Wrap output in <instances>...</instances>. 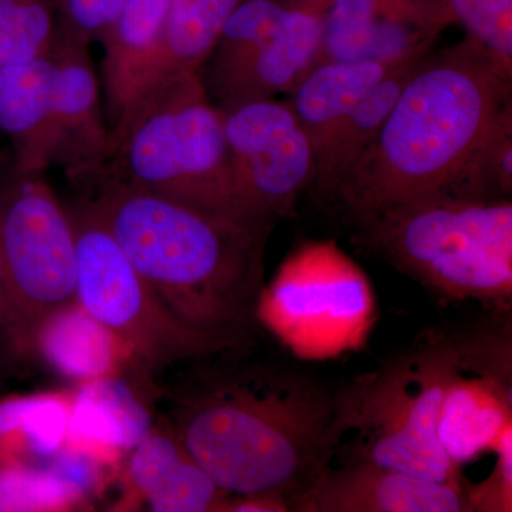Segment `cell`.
Returning <instances> with one entry per match:
<instances>
[{
	"label": "cell",
	"mask_w": 512,
	"mask_h": 512,
	"mask_svg": "<svg viewBox=\"0 0 512 512\" xmlns=\"http://www.w3.org/2000/svg\"><path fill=\"white\" fill-rule=\"evenodd\" d=\"M207 356L170 390L171 429L228 497L282 495L293 508L342 443L339 387L289 363Z\"/></svg>",
	"instance_id": "1"
},
{
	"label": "cell",
	"mask_w": 512,
	"mask_h": 512,
	"mask_svg": "<svg viewBox=\"0 0 512 512\" xmlns=\"http://www.w3.org/2000/svg\"><path fill=\"white\" fill-rule=\"evenodd\" d=\"M82 188L84 204L184 329L217 352L254 345L271 228L110 181Z\"/></svg>",
	"instance_id": "2"
},
{
	"label": "cell",
	"mask_w": 512,
	"mask_h": 512,
	"mask_svg": "<svg viewBox=\"0 0 512 512\" xmlns=\"http://www.w3.org/2000/svg\"><path fill=\"white\" fill-rule=\"evenodd\" d=\"M511 76L468 36L429 53L335 194L350 212L454 194L511 101Z\"/></svg>",
	"instance_id": "3"
},
{
	"label": "cell",
	"mask_w": 512,
	"mask_h": 512,
	"mask_svg": "<svg viewBox=\"0 0 512 512\" xmlns=\"http://www.w3.org/2000/svg\"><path fill=\"white\" fill-rule=\"evenodd\" d=\"M110 181L201 210L269 227L239 197L222 110L201 72L160 77L111 128L103 164L87 183ZM80 185V187H83Z\"/></svg>",
	"instance_id": "4"
},
{
	"label": "cell",
	"mask_w": 512,
	"mask_h": 512,
	"mask_svg": "<svg viewBox=\"0 0 512 512\" xmlns=\"http://www.w3.org/2000/svg\"><path fill=\"white\" fill-rule=\"evenodd\" d=\"M350 214L360 242L424 288L511 312V198L439 194Z\"/></svg>",
	"instance_id": "5"
},
{
	"label": "cell",
	"mask_w": 512,
	"mask_h": 512,
	"mask_svg": "<svg viewBox=\"0 0 512 512\" xmlns=\"http://www.w3.org/2000/svg\"><path fill=\"white\" fill-rule=\"evenodd\" d=\"M454 355V330H429L409 349L339 386L343 439L355 433L342 463L369 461L441 483L466 484L437 439Z\"/></svg>",
	"instance_id": "6"
},
{
	"label": "cell",
	"mask_w": 512,
	"mask_h": 512,
	"mask_svg": "<svg viewBox=\"0 0 512 512\" xmlns=\"http://www.w3.org/2000/svg\"><path fill=\"white\" fill-rule=\"evenodd\" d=\"M0 256L5 284L2 370L37 359L47 320L76 303V235L45 174L0 160Z\"/></svg>",
	"instance_id": "7"
},
{
	"label": "cell",
	"mask_w": 512,
	"mask_h": 512,
	"mask_svg": "<svg viewBox=\"0 0 512 512\" xmlns=\"http://www.w3.org/2000/svg\"><path fill=\"white\" fill-rule=\"evenodd\" d=\"M67 210L76 235V301L116 336L133 370L153 375L217 352L165 311L83 201Z\"/></svg>",
	"instance_id": "8"
},
{
	"label": "cell",
	"mask_w": 512,
	"mask_h": 512,
	"mask_svg": "<svg viewBox=\"0 0 512 512\" xmlns=\"http://www.w3.org/2000/svg\"><path fill=\"white\" fill-rule=\"evenodd\" d=\"M323 10L288 0H242L201 69L218 107L289 94L319 63Z\"/></svg>",
	"instance_id": "9"
},
{
	"label": "cell",
	"mask_w": 512,
	"mask_h": 512,
	"mask_svg": "<svg viewBox=\"0 0 512 512\" xmlns=\"http://www.w3.org/2000/svg\"><path fill=\"white\" fill-rule=\"evenodd\" d=\"M370 313L366 276L332 242H309L289 256L264 288L258 311L259 322L296 352L313 356L352 346Z\"/></svg>",
	"instance_id": "10"
},
{
	"label": "cell",
	"mask_w": 512,
	"mask_h": 512,
	"mask_svg": "<svg viewBox=\"0 0 512 512\" xmlns=\"http://www.w3.org/2000/svg\"><path fill=\"white\" fill-rule=\"evenodd\" d=\"M456 355L448 377L437 439L461 471L494 453L512 426V333L510 312L491 323L454 330Z\"/></svg>",
	"instance_id": "11"
},
{
	"label": "cell",
	"mask_w": 512,
	"mask_h": 512,
	"mask_svg": "<svg viewBox=\"0 0 512 512\" xmlns=\"http://www.w3.org/2000/svg\"><path fill=\"white\" fill-rule=\"evenodd\" d=\"M221 110L232 173L245 207L269 225L291 217L316 171L315 148L295 113L275 97Z\"/></svg>",
	"instance_id": "12"
},
{
	"label": "cell",
	"mask_w": 512,
	"mask_h": 512,
	"mask_svg": "<svg viewBox=\"0 0 512 512\" xmlns=\"http://www.w3.org/2000/svg\"><path fill=\"white\" fill-rule=\"evenodd\" d=\"M0 137L16 170L46 175L72 168L79 126L50 53L0 69Z\"/></svg>",
	"instance_id": "13"
},
{
	"label": "cell",
	"mask_w": 512,
	"mask_h": 512,
	"mask_svg": "<svg viewBox=\"0 0 512 512\" xmlns=\"http://www.w3.org/2000/svg\"><path fill=\"white\" fill-rule=\"evenodd\" d=\"M298 512H470L466 484L441 483L369 463L328 470L293 503Z\"/></svg>",
	"instance_id": "14"
},
{
	"label": "cell",
	"mask_w": 512,
	"mask_h": 512,
	"mask_svg": "<svg viewBox=\"0 0 512 512\" xmlns=\"http://www.w3.org/2000/svg\"><path fill=\"white\" fill-rule=\"evenodd\" d=\"M170 6L171 0H124L100 39L99 76L110 131L127 107L157 80Z\"/></svg>",
	"instance_id": "15"
},
{
	"label": "cell",
	"mask_w": 512,
	"mask_h": 512,
	"mask_svg": "<svg viewBox=\"0 0 512 512\" xmlns=\"http://www.w3.org/2000/svg\"><path fill=\"white\" fill-rule=\"evenodd\" d=\"M128 473L131 484L153 511H222L228 500L192 460L171 427L153 429L141 440L134 448Z\"/></svg>",
	"instance_id": "16"
},
{
	"label": "cell",
	"mask_w": 512,
	"mask_h": 512,
	"mask_svg": "<svg viewBox=\"0 0 512 512\" xmlns=\"http://www.w3.org/2000/svg\"><path fill=\"white\" fill-rule=\"evenodd\" d=\"M400 64L377 60H329L316 64L303 77L289 93L286 103L311 140L315 154L340 121Z\"/></svg>",
	"instance_id": "17"
},
{
	"label": "cell",
	"mask_w": 512,
	"mask_h": 512,
	"mask_svg": "<svg viewBox=\"0 0 512 512\" xmlns=\"http://www.w3.org/2000/svg\"><path fill=\"white\" fill-rule=\"evenodd\" d=\"M153 430V421L126 380L101 377L83 384L70 404L67 436L87 450L116 454L134 450Z\"/></svg>",
	"instance_id": "18"
},
{
	"label": "cell",
	"mask_w": 512,
	"mask_h": 512,
	"mask_svg": "<svg viewBox=\"0 0 512 512\" xmlns=\"http://www.w3.org/2000/svg\"><path fill=\"white\" fill-rule=\"evenodd\" d=\"M36 357L84 383L119 376L124 366L133 369L116 336L77 302L47 320L37 338Z\"/></svg>",
	"instance_id": "19"
},
{
	"label": "cell",
	"mask_w": 512,
	"mask_h": 512,
	"mask_svg": "<svg viewBox=\"0 0 512 512\" xmlns=\"http://www.w3.org/2000/svg\"><path fill=\"white\" fill-rule=\"evenodd\" d=\"M426 56L407 60L387 74L332 131L316 153L313 181L323 194H335L340 181L379 136L404 86Z\"/></svg>",
	"instance_id": "20"
},
{
	"label": "cell",
	"mask_w": 512,
	"mask_h": 512,
	"mask_svg": "<svg viewBox=\"0 0 512 512\" xmlns=\"http://www.w3.org/2000/svg\"><path fill=\"white\" fill-rule=\"evenodd\" d=\"M450 25L443 0H376L366 60L399 64L427 55Z\"/></svg>",
	"instance_id": "21"
},
{
	"label": "cell",
	"mask_w": 512,
	"mask_h": 512,
	"mask_svg": "<svg viewBox=\"0 0 512 512\" xmlns=\"http://www.w3.org/2000/svg\"><path fill=\"white\" fill-rule=\"evenodd\" d=\"M242 0H171L157 80L201 72L225 22Z\"/></svg>",
	"instance_id": "22"
},
{
	"label": "cell",
	"mask_w": 512,
	"mask_h": 512,
	"mask_svg": "<svg viewBox=\"0 0 512 512\" xmlns=\"http://www.w3.org/2000/svg\"><path fill=\"white\" fill-rule=\"evenodd\" d=\"M57 39L56 0H0V69L46 56Z\"/></svg>",
	"instance_id": "23"
},
{
	"label": "cell",
	"mask_w": 512,
	"mask_h": 512,
	"mask_svg": "<svg viewBox=\"0 0 512 512\" xmlns=\"http://www.w3.org/2000/svg\"><path fill=\"white\" fill-rule=\"evenodd\" d=\"M70 404L59 397L36 396L0 404V437L15 434L29 453L50 457L69 430Z\"/></svg>",
	"instance_id": "24"
},
{
	"label": "cell",
	"mask_w": 512,
	"mask_h": 512,
	"mask_svg": "<svg viewBox=\"0 0 512 512\" xmlns=\"http://www.w3.org/2000/svg\"><path fill=\"white\" fill-rule=\"evenodd\" d=\"M511 192L512 104L508 101L454 194L483 200H508Z\"/></svg>",
	"instance_id": "25"
},
{
	"label": "cell",
	"mask_w": 512,
	"mask_h": 512,
	"mask_svg": "<svg viewBox=\"0 0 512 512\" xmlns=\"http://www.w3.org/2000/svg\"><path fill=\"white\" fill-rule=\"evenodd\" d=\"M82 497V488L52 471L0 468V511L60 510Z\"/></svg>",
	"instance_id": "26"
},
{
	"label": "cell",
	"mask_w": 512,
	"mask_h": 512,
	"mask_svg": "<svg viewBox=\"0 0 512 512\" xmlns=\"http://www.w3.org/2000/svg\"><path fill=\"white\" fill-rule=\"evenodd\" d=\"M454 23L466 28L512 74V0H443Z\"/></svg>",
	"instance_id": "27"
},
{
	"label": "cell",
	"mask_w": 512,
	"mask_h": 512,
	"mask_svg": "<svg viewBox=\"0 0 512 512\" xmlns=\"http://www.w3.org/2000/svg\"><path fill=\"white\" fill-rule=\"evenodd\" d=\"M376 0H329L323 10L320 62L366 60Z\"/></svg>",
	"instance_id": "28"
},
{
	"label": "cell",
	"mask_w": 512,
	"mask_h": 512,
	"mask_svg": "<svg viewBox=\"0 0 512 512\" xmlns=\"http://www.w3.org/2000/svg\"><path fill=\"white\" fill-rule=\"evenodd\" d=\"M124 0H56L59 36L92 46L113 25Z\"/></svg>",
	"instance_id": "29"
},
{
	"label": "cell",
	"mask_w": 512,
	"mask_h": 512,
	"mask_svg": "<svg viewBox=\"0 0 512 512\" xmlns=\"http://www.w3.org/2000/svg\"><path fill=\"white\" fill-rule=\"evenodd\" d=\"M494 454L497 461L490 476L478 484L466 483L470 512L512 511V426L505 430Z\"/></svg>",
	"instance_id": "30"
},
{
	"label": "cell",
	"mask_w": 512,
	"mask_h": 512,
	"mask_svg": "<svg viewBox=\"0 0 512 512\" xmlns=\"http://www.w3.org/2000/svg\"><path fill=\"white\" fill-rule=\"evenodd\" d=\"M234 512H291L292 503L282 495H249L228 497L224 510Z\"/></svg>",
	"instance_id": "31"
},
{
	"label": "cell",
	"mask_w": 512,
	"mask_h": 512,
	"mask_svg": "<svg viewBox=\"0 0 512 512\" xmlns=\"http://www.w3.org/2000/svg\"><path fill=\"white\" fill-rule=\"evenodd\" d=\"M3 318H5V284H3L2 256H0V370H2Z\"/></svg>",
	"instance_id": "32"
},
{
	"label": "cell",
	"mask_w": 512,
	"mask_h": 512,
	"mask_svg": "<svg viewBox=\"0 0 512 512\" xmlns=\"http://www.w3.org/2000/svg\"><path fill=\"white\" fill-rule=\"evenodd\" d=\"M288 2L295 3V5L311 6V8L325 10L329 0H288Z\"/></svg>",
	"instance_id": "33"
}]
</instances>
